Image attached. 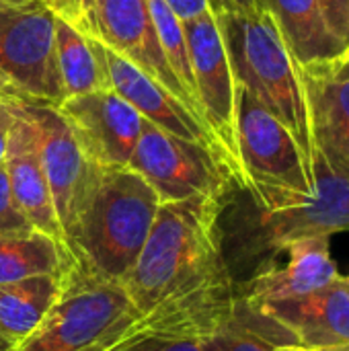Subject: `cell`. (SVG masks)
Returning a JSON list of instances; mask_svg holds the SVG:
<instances>
[{
  "label": "cell",
  "instance_id": "obj_13",
  "mask_svg": "<svg viewBox=\"0 0 349 351\" xmlns=\"http://www.w3.org/2000/svg\"><path fill=\"white\" fill-rule=\"evenodd\" d=\"M105 58H107L111 88L117 90L146 121L179 138L208 144L210 148L220 152L230 165L220 140L193 109H189L171 90H167L160 82H156L152 76H148L144 70H140L136 64H132L123 56L105 47ZM234 185H237V179H234Z\"/></svg>",
  "mask_w": 349,
  "mask_h": 351
},
{
  "label": "cell",
  "instance_id": "obj_15",
  "mask_svg": "<svg viewBox=\"0 0 349 351\" xmlns=\"http://www.w3.org/2000/svg\"><path fill=\"white\" fill-rule=\"evenodd\" d=\"M12 107V125L4 156V169L8 175L12 197L31 226L58 241L64 249L62 228L56 216L51 191L45 179L41 152H39V136L33 119L25 111V107Z\"/></svg>",
  "mask_w": 349,
  "mask_h": 351
},
{
  "label": "cell",
  "instance_id": "obj_9",
  "mask_svg": "<svg viewBox=\"0 0 349 351\" xmlns=\"http://www.w3.org/2000/svg\"><path fill=\"white\" fill-rule=\"evenodd\" d=\"M25 111L37 128L45 179L51 191L64 245L70 255L78 224L97 187L101 167L84 154L56 107L29 105Z\"/></svg>",
  "mask_w": 349,
  "mask_h": 351
},
{
  "label": "cell",
  "instance_id": "obj_34",
  "mask_svg": "<svg viewBox=\"0 0 349 351\" xmlns=\"http://www.w3.org/2000/svg\"><path fill=\"white\" fill-rule=\"evenodd\" d=\"M317 351H349V346H337V348H327V350H317Z\"/></svg>",
  "mask_w": 349,
  "mask_h": 351
},
{
  "label": "cell",
  "instance_id": "obj_29",
  "mask_svg": "<svg viewBox=\"0 0 349 351\" xmlns=\"http://www.w3.org/2000/svg\"><path fill=\"white\" fill-rule=\"evenodd\" d=\"M210 10L214 14H222V12H253L257 10V2L255 0H208Z\"/></svg>",
  "mask_w": 349,
  "mask_h": 351
},
{
  "label": "cell",
  "instance_id": "obj_26",
  "mask_svg": "<svg viewBox=\"0 0 349 351\" xmlns=\"http://www.w3.org/2000/svg\"><path fill=\"white\" fill-rule=\"evenodd\" d=\"M123 351H204V348H202V341L197 339L146 333Z\"/></svg>",
  "mask_w": 349,
  "mask_h": 351
},
{
  "label": "cell",
  "instance_id": "obj_10",
  "mask_svg": "<svg viewBox=\"0 0 349 351\" xmlns=\"http://www.w3.org/2000/svg\"><path fill=\"white\" fill-rule=\"evenodd\" d=\"M191 74L197 90V101L206 123L220 140L237 179L239 189L243 185V169L237 148L234 132V90L237 82L230 70L228 53L222 41V33L212 10H206L197 19L183 23Z\"/></svg>",
  "mask_w": 349,
  "mask_h": 351
},
{
  "label": "cell",
  "instance_id": "obj_22",
  "mask_svg": "<svg viewBox=\"0 0 349 351\" xmlns=\"http://www.w3.org/2000/svg\"><path fill=\"white\" fill-rule=\"evenodd\" d=\"M146 6H148L150 19L154 23L160 47H163L173 72L177 74V78L181 80V84L185 86V90L189 93V97L193 99V103L200 109L197 90H195V82H193V74H191V62H189V49H187V37H185L183 21L169 8V4L165 0H146ZM200 113H202V109H200Z\"/></svg>",
  "mask_w": 349,
  "mask_h": 351
},
{
  "label": "cell",
  "instance_id": "obj_23",
  "mask_svg": "<svg viewBox=\"0 0 349 351\" xmlns=\"http://www.w3.org/2000/svg\"><path fill=\"white\" fill-rule=\"evenodd\" d=\"M239 296V294H237ZM204 351H276L269 339H265L234 304L232 317L218 331L202 341Z\"/></svg>",
  "mask_w": 349,
  "mask_h": 351
},
{
  "label": "cell",
  "instance_id": "obj_4",
  "mask_svg": "<svg viewBox=\"0 0 349 351\" xmlns=\"http://www.w3.org/2000/svg\"><path fill=\"white\" fill-rule=\"evenodd\" d=\"M234 82L247 88L298 140L313 160L306 93L300 62L276 21L261 8L216 14Z\"/></svg>",
  "mask_w": 349,
  "mask_h": 351
},
{
  "label": "cell",
  "instance_id": "obj_21",
  "mask_svg": "<svg viewBox=\"0 0 349 351\" xmlns=\"http://www.w3.org/2000/svg\"><path fill=\"white\" fill-rule=\"evenodd\" d=\"M68 251L41 232L0 239V286L37 274H56L72 265Z\"/></svg>",
  "mask_w": 349,
  "mask_h": 351
},
{
  "label": "cell",
  "instance_id": "obj_7",
  "mask_svg": "<svg viewBox=\"0 0 349 351\" xmlns=\"http://www.w3.org/2000/svg\"><path fill=\"white\" fill-rule=\"evenodd\" d=\"M130 169L156 191L160 204L189 197L224 199L237 187L232 169L220 152L169 134L144 117Z\"/></svg>",
  "mask_w": 349,
  "mask_h": 351
},
{
  "label": "cell",
  "instance_id": "obj_6",
  "mask_svg": "<svg viewBox=\"0 0 349 351\" xmlns=\"http://www.w3.org/2000/svg\"><path fill=\"white\" fill-rule=\"evenodd\" d=\"M56 14L45 0H0V101L60 107Z\"/></svg>",
  "mask_w": 349,
  "mask_h": 351
},
{
  "label": "cell",
  "instance_id": "obj_1",
  "mask_svg": "<svg viewBox=\"0 0 349 351\" xmlns=\"http://www.w3.org/2000/svg\"><path fill=\"white\" fill-rule=\"evenodd\" d=\"M224 199L163 202L121 282L148 331L204 341L232 317L237 284L222 251Z\"/></svg>",
  "mask_w": 349,
  "mask_h": 351
},
{
  "label": "cell",
  "instance_id": "obj_30",
  "mask_svg": "<svg viewBox=\"0 0 349 351\" xmlns=\"http://www.w3.org/2000/svg\"><path fill=\"white\" fill-rule=\"evenodd\" d=\"M10 125H12V107L0 101V165L4 162V156H6Z\"/></svg>",
  "mask_w": 349,
  "mask_h": 351
},
{
  "label": "cell",
  "instance_id": "obj_11",
  "mask_svg": "<svg viewBox=\"0 0 349 351\" xmlns=\"http://www.w3.org/2000/svg\"><path fill=\"white\" fill-rule=\"evenodd\" d=\"M84 154L99 167H130L142 115L113 88L66 99L56 107Z\"/></svg>",
  "mask_w": 349,
  "mask_h": 351
},
{
  "label": "cell",
  "instance_id": "obj_12",
  "mask_svg": "<svg viewBox=\"0 0 349 351\" xmlns=\"http://www.w3.org/2000/svg\"><path fill=\"white\" fill-rule=\"evenodd\" d=\"M95 37L105 47L136 64L202 117L160 47L146 0H95Z\"/></svg>",
  "mask_w": 349,
  "mask_h": 351
},
{
  "label": "cell",
  "instance_id": "obj_33",
  "mask_svg": "<svg viewBox=\"0 0 349 351\" xmlns=\"http://www.w3.org/2000/svg\"><path fill=\"white\" fill-rule=\"evenodd\" d=\"M276 351H317V350L302 348V346H282V348H276Z\"/></svg>",
  "mask_w": 349,
  "mask_h": 351
},
{
  "label": "cell",
  "instance_id": "obj_24",
  "mask_svg": "<svg viewBox=\"0 0 349 351\" xmlns=\"http://www.w3.org/2000/svg\"><path fill=\"white\" fill-rule=\"evenodd\" d=\"M31 232H35V228L25 218V214L19 210V206L12 197V191H10L6 169H4V165H0V239L2 237H25Z\"/></svg>",
  "mask_w": 349,
  "mask_h": 351
},
{
  "label": "cell",
  "instance_id": "obj_14",
  "mask_svg": "<svg viewBox=\"0 0 349 351\" xmlns=\"http://www.w3.org/2000/svg\"><path fill=\"white\" fill-rule=\"evenodd\" d=\"M251 311L284 329L296 346L311 350L349 346V286L344 276L306 296L278 300Z\"/></svg>",
  "mask_w": 349,
  "mask_h": 351
},
{
  "label": "cell",
  "instance_id": "obj_28",
  "mask_svg": "<svg viewBox=\"0 0 349 351\" xmlns=\"http://www.w3.org/2000/svg\"><path fill=\"white\" fill-rule=\"evenodd\" d=\"M169 4V8L185 23L191 19H197L200 14H204L206 10H210L208 0H165Z\"/></svg>",
  "mask_w": 349,
  "mask_h": 351
},
{
  "label": "cell",
  "instance_id": "obj_25",
  "mask_svg": "<svg viewBox=\"0 0 349 351\" xmlns=\"http://www.w3.org/2000/svg\"><path fill=\"white\" fill-rule=\"evenodd\" d=\"M45 2L58 19L70 23L80 33L95 37L97 33L95 0H45Z\"/></svg>",
  "mask_w": 349,
  "mask_h": 351
},
{
  "label": "cell",
  "instance_id": "obj_32",
  "mask_svg": "<svg viewBox=\"0 0 349 351\" xmlns=\"http://www.w3.org/2000/svg\"><path fill=\"white\" fill-rule=\"evenodd\" d=\"M14 348H16V343L0 329V351H12Z\"/></svg>",
  "mask_w": 349,
  "mask_h": 351
},
{
  "label": "cell",
  "instance_id": "obj_2",
  "mask_svg": "<svg viewBox=\"0 0 349 351\" xmlns=\"http://www.w3.org/2000/svg\"><path fill=\"white\" fill-rule=\"evenodd\" d=\"M313 191L247 183L232 232V255L226 257L234 284H243L282 257L284 249L311 237L349 232V177L331 169L313 148Z\"/></svg>",
  "mask_w": 349,
  "mask_h": 351
},
{
  "label": "cell",
  "instance_id": "obj_8",
  "mask_svg": "<svg viewBox=\"0 0 349 351\" xmlns=\"http://www.w3.org/2000/svg\"><path fill=\"white\" fill-rule=\"evenodd\" d=\"M234 132L243 185L263 183L313 191V165L292 132L247 88L234 90ZM239 187V189H241Z\"/></svg>",
  "mask_w": 349,
  "mask_h": 351
},
{
  "label": "cell",
  "instance_id": "obj_18",
  "mask_svg": "<svg viewBox=\"0 0 349 351\" xmlns=\"http://www.w3.org/2000/svg\"><path fill=\"white\" fill-rule=\"evenodd\" d=\"M278 25L290 51L300 64L329 60L344 43L329 31L319 0H255Z\"/></svg>",
  "mask_w": 349,
  "mask_h": 351
},
{
  "label": "cell",
  "instance_id": "obj_31",
  "mask_svg": "<svg viewBox=\"0 0 349 351\" xmlns=\"http://www.w3.org/2000/svg\"><path fill=\"white\" fill-rule=\"evenodd\" d=\"M329 64L333 66V70H335L337 74L348 76L349 78V43L344 45V49H341L337 56L329 58Z\"/></svg>",
  "mask_w": 349,
  "mask_h": 351
},
{
  "label": "cell",
  "instance_id": "obj_35",
  "mask_svg": "<svg viewBox=\"0 0 349 351\" xmlns=\"http://www.w3.org/2000/svg\"><path fill=\"white\" fill-rule=\"evenodd\" d=\"M344 280H346V284H348V286H349V276H346V278H344Z\"/></svg>",
  "mask_w": 349,
  "mask_h": 351
},
{
  "label": "cell",
  "instance_id": "obj_17",
  "mask_svg": "<svg viewBox=\"0 0 349 351\" xmlns=\"http://www.w3.org/2000/svg\"><path fill=\"white\" fill-rule=\"evenodd\" d=\"M300 74L313 148L349 177V78L337 74L329 60L300 64Z\"/></svg>",
  "mask_w": 349,
  "mask_h": 351
},
{
  "label": "cell",
  "instance_id": "obj_5",
  "mask_svg": "<svg viewBox=\"0 0 349 351\" xmlns=\"http://www.w3.org/2000/svg\"><path fill=\"white\" fill-rule=\"evenodd\" d=\"M160 197L130 167H101L97 187L72 241L74 263L123 282L154 224Z\"/></svg>",
  "mask_w": 349,
  "mask_h": 351
},
{
  "label": "cell",
  "instance_id": "obj_20",
  "mask_svg": "<svg viewBox=\"0 0 349 351\" xmlns=\"http://www.w3.org/2000/svg\"><path fill=\"white\" fill-rule=\"evenodd\" d=\"M66 269L56 274H37L0 286V329L14 343H21L31 335L45 319L62 290Z\"/></svg>",
  "mask_w": 349,
  "mask_h": 351
},
{
  "label": "cell",
  "instance_id": "obj_3",
  "mask_svg": "<svg viewBox=\"0 0 349 351\" xmlns=\"http://www.w3.org/2000/svg\"><path fill=\"white\" fill-rule=\"evenodd\" d=\"M146 333L121 282L72 263L45 319L12 351H123Z\"/></svg>",
  "mask_w": 349,
  "mask_h": 351
},
{
  "label": "cell",
  "instance_id": "obj_27",
  "mask_svg": "<svg viewBox=\"0 0 349 351\" xmlns=\"http://www.w3.org/2000/svg\"><path fill=\"white\" fill-rule=\"evenodd\" d=\"M329 31L346 45L349 43V0H319Z\"/></svg>",
  "mask_w": 349,
  "mask_h": 351
},
{
  "label": "cell",
  "instance_id": "obj_16",
  "mask_svg": "<svg viewBox=\"0 0 349 351\" xmlns=\"http://www.w3.org/2000/svg\"><path fill=\"white\" fill-rule=\"evenodd\" d=\"M284 263L278 259L237 286L239 298L259 308L278 300L306 296L331 284L339 274L329 253V237H311L284 249Z\"/></svg>",
  "mask_w": 349,
  "mask_h": 351
},
{
  "label": "cell",
  "instance_id": "obj_19",
  "mask_svg": "<svg viewBox=\"0 0 349 351\" xmlns=\"http://www.w3.org/2000/svg\"><path fill=\"white\" fill-rule=\"evenodd\" d=\"M56 58L64 97L111 88L105 45L56 16ZM64 99V101H66Z\"/></svg>",
  "mask_w": 349,
  "mask_h": 351
}]
</instances>
